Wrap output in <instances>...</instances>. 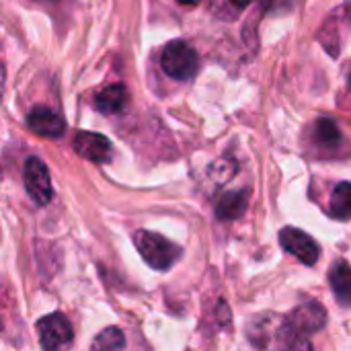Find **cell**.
Segmentation results:
<instances>
[{"instance_id":"2e32d148","label":"cell","mask_w":351,"mask_h":351,"mask_svg":"<svg viewBox=\"0 0 351 351\" xmlns=\"http://www.w3.org/2000/svg\"><path fill=\"white\" fill-rule=\"evenodd\" d=\"M2 90H4V66L0 62V99H2Z\"/></svg>"},{"instance_id":"ba28073f","label":"cell","mask_w":351,"mask_h":351,"mask_svg":"<svg viewBox=\"0 0 351 351\" xmlns=\"http://www.w3.org/2000/svg\"><path fill=\"white\" fill-rule=\"evenodd\" d=\"M325 319H327V313L321 304L317 302H306L302 306H298L292 317H290V327L300 333V335H308V333H315L319 329L325 327Z\"/></svg>"},{"instance_id":"8fae6325","label":"cell","mask_w":351,"mask_h":351,"mask_svg":"<svg viewBox=\"0 0 351 351\" xmlns=\"http://www.w3.org/2000/svg\"><path fill=\"white\" fill-rule=\"evenodd\" d=\"M247 204H249V191H230L220 197L216 206V216L224 222L239 220L245 214Z\"/></svg>"},{"instance_id":"ffe728a7","label":"cell","mask_w":351,"mask_h":351,"mask_svg":"<svg viewBox=\"0 0 351 351\" xmlns=\"http://www.w3.org/2000/svg\"><path fill=\"white\" fill-rule=\"evenodd\" d=\"M0 327H2V325H0Z\"/></svg>"},{"instance_id":"d6986e66","label":"cell","mask_w":351,"mask_h":351,"mask_svg":"<svg viewBox=\"0 0 351 351\" xmlns=\"http://www.w3.org/2000/svg\"><path fill=\"white\" fill-rule=\"evenodd\" d=\"M350 82H351V76H350Z\"/></svg>"},{"instance_id":"7c38bea8","label":"cell","mask_w":351,"mask_h":351,"mask_svg":"<svg viewBox=\"0 0 351 351\" xmlns=\"http://www.w3.org/2000/svg\"><path fill=\"white\" fill-rule=\"evenodd\" d=\"M331 214L337 220H351V183L343 181L333 189L331 195Z\"/></svg>"},{"instance_id":"5bb4252c","label":"cell","mask_w":351,"mask_h":351,"mask_svg":"<svg viewBox=\"0 0 351 351\" xmlns=\"http://www.w3.org/2000/svg\"><path fill=\"white\" fill-rule=\"evenodd\" d=\"M315 138H317V142L323 144V146H335V144L341 142L339 125H337L333 119L323 117V119H319L317 125H315Z\"/></svg>"},{"instance_id":"3957f363","label":"cell","mask_w":351,"mask_h":351,"mask_svg":"<svg viewBox=\"0 0 351 351\" xmlns=\"http://www.w3.org/2000/svg\"><path fill=\"white\" fill-rule=\"evenodd\" d=\"M37 335L43 351H66L74 341V329L62 313H53L39 319Z\"/></svg>"},{"instance_id":"9c48e42d","label":"cell","mask_w":351,"mask_h":351,"mask_svg":"<svg viewBox=\"0 0 351 351\" xmlns=\"http://www.w3.org/2000/svg\"><path fill=\"white\" fill-rule=\"evenodd\" d=\"M331 290L341 306H351V265L348 261H335L329 271Z\"/></svg>"},{"instance_id":"277c9868","label":"cell","mask_w":351,"mask_h":351,"mask_svg":"<svg viewBox=\"0 0 351 351\" xmlns=\"http://www.w3.org/2000/svg\"><path fill=\"white\" fill-rule=\"evenodd\" d=\"M25 189L29 193V197L37 204V206H47L53 197V187H51V177L49 171L45 167V162L37 156H29L25 162Z\"/></svg>"},{"instance_id":"ac0fdd59","label":"cell","mask_w":351,"mask_h":351,"mask_svg":"<svg viewBox=\"0 0 351 351\" xmlns=\"http://www.w3.org/2000/svg\"><path fill=\"white\" fill-rule=\"evenodd\" d=\"M0 177H2V169H0Z\"/></svg>"},{"instance_id":"5b68a950","label":"cell","mask_w":351,"mask_h":351,"mask_svg":"<svg viewBox=\"0 0 351 351\" xmlns=\"http://www.w3.org/2000/svg\"><path fill=\"white\" fill-rule=\"evenodd\" d=\"M280 245L284 251H288L290 255L300 259L304 265H315L319 261L321 249H319L317 241L311 234H306L304 230H298L292 226L284 228L280 232Z\"/></svg>"},{"instance_id":"4fadbf2b","label":"cell","mask_w":351,"mask_h":351,"mask_svg":"<svg viewBox=\"0 0 351 351\" xmlns=\"http://www.w3.org/2000/svg\"><path fill=\"white\" fill-rule=\"evenodd\" d=\"M125 346V337L121 333V329L117 327H109L103 333H99V337L93 341L90 351H119Z\"/></svg>"},{"instance_id":"8992f818","label":"cell","mask_w":351,"mask_h":351,"mask_svg":"<svg viewBox=\"0 0 351 351\" xmlns=\"http://www.w3.org/2000/svg\"><path fill=\"white\" fill-rule=\"evenodd\" d=\"M72 146L78 156L90 162H109L113 154L111 142L103 134H95V132H78L74 136Z\"/></svg>"},{"instance_id":"6da1fadb","label":"cell","mask_w":351,"mask_h":351,"mask_svg":"<svg viewBox=\"0 0 351 351\" xmlns=\"http://www.w3.org/2000/svg\"><path fill=\"white\" fill-rule=\"evenodd\" d=\"M134 245H136L138 253L142 255V259L156 271L171 269L181 257V249L156 232L138 230L134 234Z\"/></svg>"},{"instance_id":"7a4b0ae2","label":"cell","mask_w":351,"mask_h":351,"mask_svg":"<svg viewBox=\"0 0 351 351\" xmlns=\"http://www.w3.org/2000/svg\"><path fill=\"white\" fill-rule=\"evenodd\" d=\"M160 66L165 74H169L175 80H191L197 72L199 60L195 49L187 41H171L165 45L160 56Z\"/></svg>"},{"instance_id":"9a60e30c","label":"cell","mask_w":351,"mask_h":351,"mask_svg":"<svg viewBox=\"0 0 351 351\" xmlns=\"http://www.w3.org/2000/svg\"><path fill=\"white\" fill-rule=\"evenodd\" d=\"M230 2H232V4H234L237 8H247V6H249V4H251L253 0H230Z\"/></svg>"},{"instance_id":"30bf717a","label":"cell","mask_w":351,"mask_h":351,"mask_svg":"<svg viewBox=\"0 0 351 351\" xmlns=\"http://www.w3.org/2000/svg\"><path fill=\"white\" fill-rule=\"evenodd\" d=\"M128 97L130 95L123 84H111L95 97V107L105 115L121 113L128 105Z\"/></svg>"},{"instance_id":"e0dca14e","label":"cell","mask_w":351,"mask_h":351,"mask_svg":"<svg viewBox=\"0 0 351 351\" xmlns=\"http://www.w3.org/2000/svg\"><path fill=\"white\" fill-rule=\"evenodd\" d=\"M179 4H183V6H195V4H199L202 0H177Z\"/></svg>"},{"instance_id":"52a82bcc","label":"cell","mask_w":351,"mask_h":351,"mask_svg":"<svg viewBox=\"0 0 351 351\" xmlns=\"http://www.w3.org/2000/svg\"><path fill=\"white\" fill-rule=\"evenodd\" d=\"M27 125L41 138H60L66 132V121L49 107L37 105L27 115Z\"/></svg>"}]
</instances>
